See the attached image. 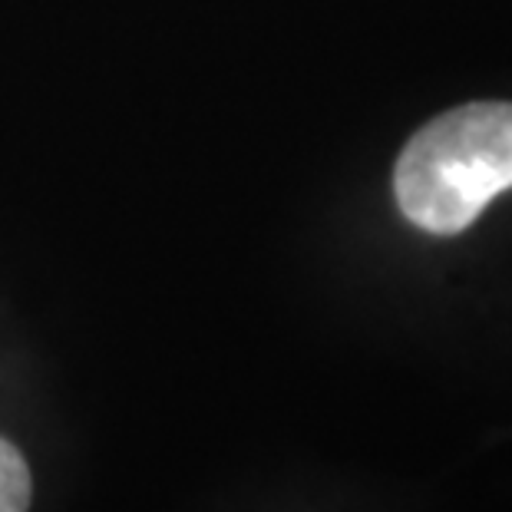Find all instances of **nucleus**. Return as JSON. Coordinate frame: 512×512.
<instances>
[{"label": "nucleus", "mask_w": 512, "mask_h": 512, "mask_svg": "<svg viewBox=\"0 0 512 512\" xmlns=\"http://www.w3.org/2000/svg\"><path fill=\"white\" fill-rule=\"evenodd\" d=\"M403 215L433 235H456L512 189V103H470L410 139L394 176Z\"/></svg>", "instance_id": "nucleus-1"}, {"label": "nucleus", "mask_w": 512, "mask_h": 512, "mask_svg": "<svg viewBox=\"0 0 512 512\" xmlns=\"http://www.w3.org/2000/svg\"><path fill=\"white\" fill-rule=\"evenodd\" d=\"M30 470L14 443L0 437V512H27L30 509Z\"/></svg>", "instance_id": "nucleus-2"}]
</instances>
